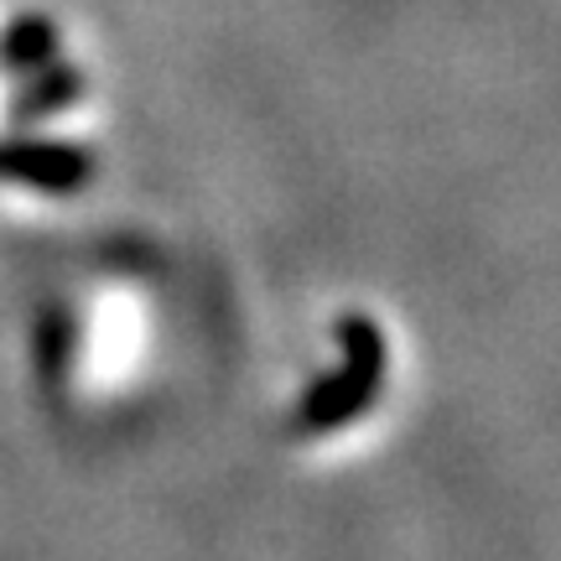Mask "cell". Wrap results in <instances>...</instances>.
<instances>
[{
	"instance_id": "1",
	"label": "cell",
	"mask_w": 561,
	"mask_h": 561,
	"mask_svg": "<svg viewBox=\"0 0 561 561\" xmlns=\"http://www.w3.org/2000/svg\"><path fill=\"white\" fill-rule=\"evenodd\" d=\"M339 339H343V369L322 375L307 401H301V426L307 432H339L348 421L359 416L364 405L380 396L385 380V333L369 318H343L339 322Z\"/></svg>"
},
{
	"instance_id": "2",
	"label": "cell",
	"mask_w": 561,
	"mask_h": 561,
	"mask_svg": "<svg viewBox=\"0 0 561 561\" xmlns=\"http://www.w3.org/2000/svg\"><path fill=\"white\" fill-rule=\"evenodd\" d=\"M94 172V157L68 140H0V178L37 193H73Z\"/></svg>"
},
{
	"instance_id": "3",
	"label": "cell",
	"mask_w": 561,
	"mask_h": 561,
	"mask_svg": "<svg viewBox=\"0 0 561 561\" xmlns=\"http://www.w3.org/2000/svg\"><path fill=\"white\" fill-rule=\"evenodd\" d=\"M83 79L73 73V68H62L58 58L42 62V68H32V79L16 89V100H11V121H42V115H58L62 104L79 100Z\"/></svg>"
},
{
	"instance_id": "4",
	"label": "cell",
	"mask_w": 561,
	"mask_h": 561,
	"mask_svg": "<svg viewBox=\"0 0 561 561\" xmlns=\"http://www.w3.org/2000/svg\"><path fill=\"white\" fill-rule=\"evenodd\" d=\"M58 58V26L47 16H16L5 32H0V68H11V73H32L42 62Z\"/></svg>"
}]
</instances>
